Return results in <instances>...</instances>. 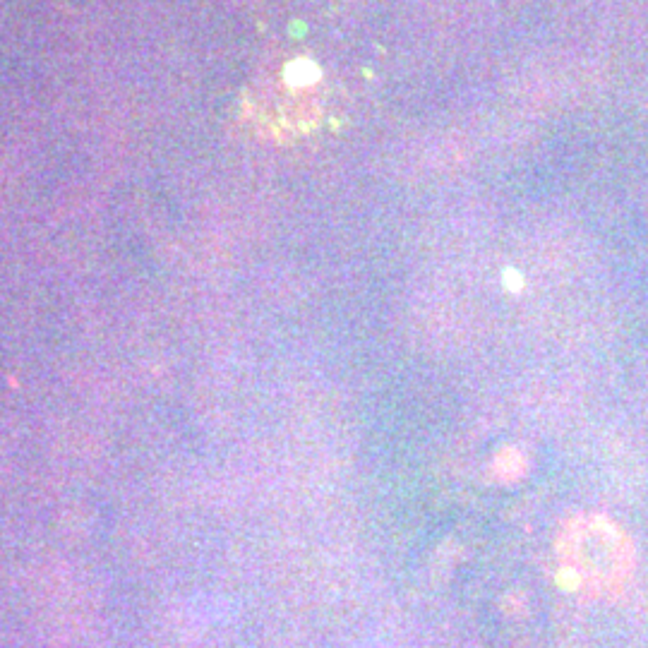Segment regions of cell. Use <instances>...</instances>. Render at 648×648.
Segmentation results:
<instances>
[{
	"instance_id": "obj_1",
	"label": "cell",
	"mask_w": 648,
	"mask_h": 648,
	"mask_svg": "<svg viewBox=\"0 0 648 648\" xmlns=\"http://www.w3.org/2000/svg\"><path fill=\"white\" fill-rule=\"evenodd\" d=\"M243 101L252 128L269 140L293 142L327 128L334 113V87L320 60L286 48L257 68Z\"/></svg>"
},
{
	"instance_id": "obj_2",
	"label": "cell",
	"mask_w": 648,
	"mask_h": 648,
	"mask_svg": "<svg viewBox=\"0 0 648 648\" xmlns=\"http://www.w3.org/2000/svg\"><path fill=\"white\" fill-rule=\"evenodd\" d=\"M557 552L564 572L581 584L608 579L622 564L620 538L600 521L581 519L569 524L557 543Z\"/></svg>"
},
{
	"instance_id": "obj_3",
	"label": "cell",
	"mask_w": 648,
	"mask_h": 648,
	"mask_svg": "<svg viewBox=\"0 0 648 648\" xmlns=\"http://www.w3.org/2000/svg\"><path fill=\"white\" fill-rule=\"evenodd\" d=\"M243 3L264 22L310 24L315 17L334 12L344 0H243Z\"/></svg>"
},
{
	"instance_id": "obj_4",
	"label": "cell",
	"mask_w": 648,
	"mask_h": 648,
	"mask_svg": "<svg viewBox=\"0 0 648 648\" xmlns=\"http://www.w3.org/2000/svg\"><path fill=\"white\" fill-rule=\"evenodd\" d=\"M526 468H528L526 456L514 447L502 449V452L495 456V461H492V473H495V478L502 480V483L519 480L526 473Z\"/></svg>"
}]
</instances>
